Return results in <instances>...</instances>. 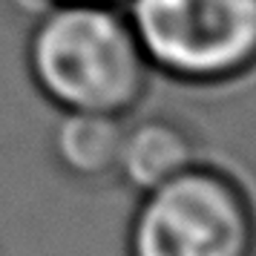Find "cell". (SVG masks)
<instances>
[{"label":"cell","instance_id":"cell-1","mask_svg":"<svg viewBox=\"0 0 256 256\" xmlns=\"http://www.w3.org/2000/svg\"><path fill=\"white\" fill-rule=\"evenodd\" d=\"M24 60L29 84L58 112L130 118L150 92L152 70L121 6H40Z\"/></svg>","mask_w":256,"mask_h":256},{"label":"cell","instance_id":"cell-2","mask_svg":"<svg viewBox=\"0 0 256 256\" xmlns=\"http://www.w3.org/2000/svg\"><path fill=\"white\" fill-rule=\"evenodd\" d=\"M127 256H256V204L239 176L196 162L141 193Z\"/></svg>","mask_w":256,"mask_h":256},{"label":"cell","instance_id":"cell-3","mask_svg":"<svg viewBox=\"0 0 256 256\" xmlns=\"http://www.w3.org/2000/svg\"><path fill=\"white\" fill-rule=\"evenodd\" d=\"M152 75L228 86L256 72V0H124Z\"/></svg>","mask_w":256,"mask_h":256},{"label":"cell","instance_id":"cell-4","mask_svg":"<svg viewBox=\"0 0 256 256\" xmlns=\"http://www.w3.org/2000/svg\"><path fill=\"white\" fill-rule=\"evenodd\" d=\"M198 158L196 132L184 121L170 116H147L124 124L121 147H118L116 176L136 193H147L152 187L170 182L184 173Z\"/></svg>","mask_w":256,"mask_h":256},{"label":"cell","instance_id":"cell-5","mask_svg":"<svg viewBox=\"0 0 256 256\" xmlns=\"http://www.w3.org/2000/svg\"><path fill=\"white\" fill-rule=\"evenodd\" d=\"M124 124L127 118L101 112H58L49 132L52 158L78 182H104L116 176Z\"/></svg>","mask_w":256,"mask_h":256},{"label":"cell","instance_id":"cell-6","mask_svg":"<svg viewBox=\"0 0 256 256\" xmlns=\"http://www.w3.org/2000/svg\"><path fill=\"white\" fill-rule=\"evenodd\" d=\"M49 3H98V6H124V0H38V9Z\"/></svg>","mask_w":256,"mask_h":256}]
</instances>
